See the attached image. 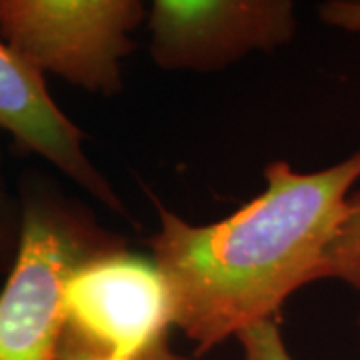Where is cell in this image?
<instances>
[{
    "instance_id": "cell-1",
    "label": "cell",
    "mask_w": 360,
    "mask_h": 360,
    "mask_svg": "<svg viewBox=\"0 0 360 360\" xmlns=\"http://www.w3.org/2000/svg\"><path fill=\"white\" fill-rule=\"evenodd\" d=\"M264 180L262 193L212 224H191L156 205L150 257L168 286L172 326L198 354L276 319L298 288L322 281L326 250L360 180V150L316 172L276 160Z\"/></svg>"
},
{
    "instance_id": "cell-2",
    "label": "cell",
    "mask_w": 360,
    "mask_h": 360,
    "mask_svg": "<svg viewBox=\"0 0 360 360\" xmlns=\"http://www.w3.org/2000/svg\"><path fill=\"white\" fill-rule=\"evenodd\" d=\"M22 236L0 290V360H60L63 295L90 258L127 245L56 186H20Z\"/></svg>"
},
{
    "instance_id": "cell-3",
    "label": "cell",
    "mask_w": 360,
    "mask_h": 360,
    "mask_svg": "<svg viewBox=\"0 0 360 360\" xmlns=\"http://www.w3.org/2000/svg\"><path fill=\"white\" fill-rule=\"evenodd\" d=\"M146 16L141 0H0V37L40 75L112 96Z\"/></svg>"
},
{
    "instance_id": "cell-4",
    "label": "cell",
    "mask_w": 360,
    "mask_h": 360,
    "mask_svg": "<svg viewBox=\"0 0 360 360\" xmlns=\"http://www.w3.org/2000/svg\"><path fill=\"white\" fill-rule=\"evenodd\" d=\"M63 316L60 360H130L172 328L160 270L127 245L90 258L68 278Z\"/></svg>"
},
{
    "instance_id": "cell-5",
    "label": "cell",
    "mask_w": 360,
    "mask_h": 360,
    "mask_svg": "<svg viewBox=\"0 0 360 360\" xmlns=\"http://www.w3.org/2000/svg\"><path fill=\"white\" fill-rule=\"evenodd\" d=\"M146 22L155 65L174 72H217L296 30L290 0H155Z\"/></svg>"
},
{
    "instance_id": "cell-6",
    "label": "cell",
    "mask_w": 360,
    "mask_h": 360,
    "mask_svg": "<svg viewBox=\"0 0 360 360\" xmlns=\"http://www.w3.org/2000/svg\"><path fill=\"white\" fill-rule=\"evenodd\" d=\"M0 129L18 148L44 158L101 205L124 214L127 208L84 150V132L58 108L44 75L0 40Z\"/></svg>"
},
{
    "instance_id": "cell-7",
    "label": "cell",
    "mask_w": 360,
    "mask_h": 360,
    "mask_svg": "<svg viewBox=\"0 0 360 360\" xmlns=\"http://www.w3.org/2000/svg\"><path fill=\"white\" fill-rule=\"evenodd\" d=\"M336 278L360 290V188L348 196V212L326 250L322 281Z\"/></svg>"
},
{
    "instance_id": "cell-8",
    "label": "cell",
    "mask_w": 360,
    "mask_h": 360,
    "mask_svg": "<svg viewBox=\"0 0 360 360\" xmlns=\"http://www.w3.org/2000/svg\"><path fill=\"white\" fill-rule=\"evenodd\" d=\"M22 236V200L8 184L0 148V270L13 269Z\"/></svg>"
},
{
    "instance_id": "cell-9",
    "label": "cell",
    "mask_w": 360,
    "mask_h": 360,
    "mask_svg": "<svg viewBox=\"0 0 360 360\" xmlns=\"http://www.w3.org/2000/svg\"><path fill=\"white\" fill-rule=\"evenodd\" d=\"M236 338L243 345L245 360H292L276 319L255 322L243 328Z\"/></svg>"
},
{
    "instance_id": "cell-10",
    "label": "cell",
    "mask_w": 360,
    "mask_h": 360,
    "mask_svg": "<svg viewBox=\"0 0 360 360\" xmlns=\"http://www.w3.org/2000/svg\"><path fill=\"white\" fill-rule=\"evenodd\" d=\"M319 16L335 28L360 32V0H328L319 6Z\"/></svg>"
},
{
    "instance_id": "cell-11",
    "label": "cell",
    "mask_w": 360,
    "mask_h": 360,
    "mask_svg": "<svg viewBox=\"0 0 360 360\" xmlns=\"http://www.w3.org/2000/svg\"><path fill=\"white\" fill-rule=\"evenodd\" d=\"M130 360H188L184 359L182 354H179L176 350L170 348L168 336H162L155 340L153 345H148L146 348H142L139 354H134Z\"/></svg>"
},
{
    "instance_id": "cell-12",
    "label": "cell",
    "mask_w": 360,
    "mask_h": 360,
    "mask_svg": "<svg viewBox=\"0 0 360 360\" xmlns=\"http://www.w3.org/2000/svg\"><path fill=\"white\" fill-rule=\"evenodd\" d=\"M359 324H360V316H359Z\"/></svg>"
}]
</instances>
